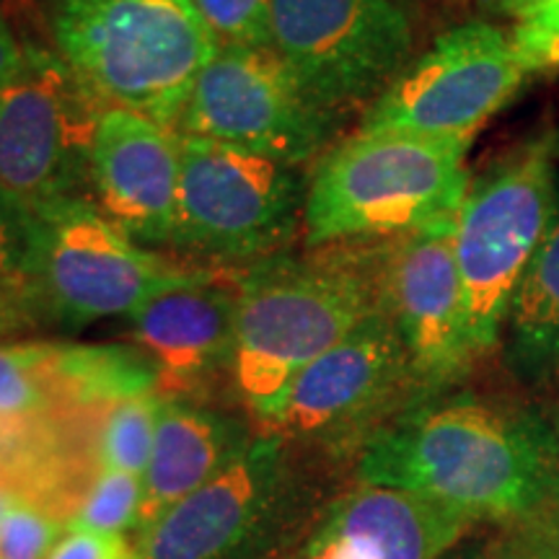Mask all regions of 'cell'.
Listing matches in <instances>:
<instances>
[{"label":"cell","mask_w":559,"mask_h":559,"mask_svg":"<svg viewBox=\"0 0 559 559\" xmlns=\"http://www.w3.org/2000/svg\"><path fill=\"white\" fill-rule=\"evenodd\" d=\"M355 472L362 485L436 500L474 521H559L557 430L513 404L419 402L370 440Z\"/></svg>","instance_id":"cell-1"},{"label":"cell","mask_w":559,"mask_h":559,"mask_svg":"<svg viewBox=\"0 0 559 559\" xmlns=\"http://www.w3.org/2000/svg\"><path fill=\"white\" fill-rule=\"evenodd\" d=\"M381 249L383 241L330 243L239 275L230 376L264 425L277 419L300 370L383 309Z\"/></svg>","instance_id":"cell-2"},{"label":"cell","mask_w":559,"mask_h":559,"mask_svg":"<svg viewBox=\"0 0 559 559\" xmlns=\"http://www.w3.org/2000/svg\"><path fill=\"white\" fill-rule=\"evenodd\" d=\"M472 140H430L400 132H355L319 158L309 181L304 239L383 241L453 228L469 192Z\"/></svg>","instance_id":"cell-3"},{"label":"cell","mask_w":559,"mask_h":559,"mask_svg":"<svg viewBox=\"0 0 559 559\" xmlns=\"http://www.w3.org/2000/svg\"><path fill=\"white\" fill-rule=\"evenodd\" d=\"M55 41L102 109L177 132L194 83L218 52L192 0H58Z\"/></svg>","instance_id":"cell-4"},{"label":"cell","mask_w":559,"mask_h":559,"mask_svg":"<svg viewBox=\"0 0 559 559\" xmlns=\"http://www.w3.org/2000/svg\"><path fill=\"white\" fill-rule=\"evenodd\" d=\"M557 207L549 135L523 143L469 185L453 228V254L479 358L500 345L510 304Z\"/></svg>","instance_id":"cell-5"},{"label":"cell","mask_w":559,"mask_h":559,"mask_svg":"<svg viewBox=\"0 0 559 559\" xmlns=\"http://www.w3.org/2000/svg\"><path fill=\"white\" fill-rule=\"evenodd\" d=\"M181 179L171 249L221 264L264 262L304 230L309 181L300 166L179 135Z\"/></svg>","instance_id":"cell-6"},{"label":"cell","mask_w":559,"mask_h":559,"mask_svg":"<svg viewBox=\"0 0 559 559\" xmlns=\"http://www.w3.org/2000/svg\"><path fill=\"white\" fill-rule=\"evenodd\" d=\"M272 47L334 122L366 115L415 52L407 0H270Z\"/></svg>","instance_id":"cell-7"},{"label":"cell","mask_w":559,"mask_h":559,"mask_svg":"<svg viewBox=\"0 0 559 559\" xmlns=\"http://www.w3.org/2000/svg\"><path fill=\"white\" fill-rule=\"evenodd\" d=\"M202 272L140 247L86 198L37 215L32 290L41 321L83 326L130 317L158 293L179 288Z\"/></svg>","instance_id":"cell-8"},{"label":"cell","mask_w":559,"mask_h":559,"mask_svg":"<svg viewBox=\"0 0 559 559\" xmlns=\"http://www.w3.org/2000/svg\"><path fill=\"white\" fill-rule=\"evenodd\" d=\"M425 402L407 347L386 311L296 376L272 432L332 453L362 449L409 407Z\"/></svg>","instance_id":"cell-9"},{"label":"cell","mask_w":559,"mask_h":559,"mask_svg":"<svg viewBox=\"0 0 559 559\" xmlns=\"http://www.w3.org/2000/svg\"><path fill=\"white\" fill-rule=\"evenodd\" d=\"M102 107L60 55L26 47L0 88V190L34 218L91 192V145Z\"/></svg>","instance_id":"cell-10"},{"label":"cell","mask_w":559,"mask_h":559,"mask_svg":"<svg viewBox=\"0 0 559 559\" xmlns=\"http://www.w3.org/2000/svg\"><path fill=\"white\" fill-rule=\"evenodd\" d=\"M528 81L513 39L492 21L443 32L370 104L358 132L472 140Z\"/></svg>","instance_id":"cell-11"},{"label":"cell","mask_w":559,"mask_h":559,"mask_svg":"<svg viewBox=\"0 0 559 559\" xmlns=\"http://www.w3.org/2000/svg\"><path fill=\"white\" fill-rule=\"evenodd\" d=\"M337 130L275 47H218L177 122V135L262 153L300 169L324 156Z\"/></svg>","instance_id":"cell-12"},{"label":"cell","mask_w":559,"mask_h":559,"mask_svg":"<svg viewBox=\"0 0 559 559\" xmlns=\"http://www.w3.org/2000/svg\"><path fill=\"white\" fill-rule=\"evenodd\" d=\"M453 228L383 239L381 249L383 311L407 347L425 400L464 379L479 358L466 321Z\"/></svg>","instance_id":"cell-13"},{"label":"cell","mask_w":559,"mask_h":559,"mask_svg":"<svg viewBox=\"0 0 559 559\" xmlns=\"http://www.w3.org/2000/svg\"><path fill=\"white\" fill-rule=\"evenodd\" d=\"M290 466L283 438H251L218 477L140 531V559H239L283 513Z\"/></svg>","instance_id":"cell-14"},{"label":"cell","mask_w":559,"mask_h":559,"mask_svg":"<svg viewBox=\"0 0 559 559\" xmlns=\"http://www.w3.org/2000/svg\"><path fill=\"white\" fill-rule=\"evenodd\" d=\"M181 179L179 135L128 109H104L91 145L94 205L140 247H171Z\"/></svg>","instance_id":"cell-15"},{"label":"cell","mask_w":559,"mask_h":559,"mask_svg":"<svg viewBox=\"0 0 559 559\" xmlns=\"http://www.w3.org/2000/svg\"><path fill=\"white\" fill-rule=\"evenodd\" d=\"M472 523L456 508L360 481L267 559H440Z\"/></svg>","instance_id":"cell-16"},{"label":"cell","mask_w":559,"mask_h":559,"mask_svg":"<svg viewBox=\"0 0 559 559\" xmlns=\"http://www.w3.org/2000/svg\"><path fill=\"white\" fill-rule=\"evenodd\" d=\"M236 311L239 277L205 270L128 319L135 345L156 362L160 389L192 391L234 366Z\"/></svg>","instance_id":"cell-17"},{"label":"cell","mask_w":559,"mask_h":559,"mask_svg":"<svg viewBox=\"0 0 559 559\" xmlns=\"http://www.w3.org/2000/svg\"><path fill=\"white\" fill-rule=\"evenodd\" d=\"M249 443L251 438L234 417L179 400L160 402L151 461L143 474L140 531L156 523L194 489L218 477Z\"/></svg>","instance_id":"cell-18"},{"label":"cell","mask_w":559,"mask_h":559,"mask_svg":"<svg viewBox=\"0 0 559 559\" xmlns=\"http://www.w3.org/2000/svg\"><path fill=\"white\" fill-rule=\"evenodd\" d=\"M508 366L528 383L559 379V207L508 313Z\"/></svg>","instance_id":"cell-19"},{"label":"cell","mask_w":559,"mask_h":559,"mask_svg":"<svg viewBox=\"0 0 559 559\" xmlns=\"http://www.w3.org/2000/svg\"><path fill=\"white\" fill-rule=\"evenodd\" d=\"M55 373L60 394L86 407H111L160 389L156 362L138 345H58Z\"/></svg>","instance_id":"cell-20"},{"label":"cell","mask_w":559,"mask_h":559,"mask_svg":"<svg viewBox=\"0 0 559 559\" xmlns=\"http://www.w3.org/2000/svg\"><path fill=\"white\" fill-rule=\"evenodd\" d=\"M55 355L52 342L0 345V425H29L52 407L60 394Z\"/></svg>","instance_id":"cell-21"},{"label":"cell","mask_w":559,"mask_h":559,"mask_svg":"<svg viewBox=\"0 0 559 559\" xmlns=\"http://www.w3.org/2000/svg\"><path fill=\"white\" fill-rule=\"evenodd\" d=\"M160 396L148 394L111 404L104 415L99 440H96V464L99 469L128 472L143 477L151 461L153 438L160 412Z\"/></svg>","instance_id":"cell-22"},{"label":"cell","mask_w":559,"mask_h":559,"mask_svg":"<svg viewBox=\"0 0 559 559\" xmlns=\"http://www.w3.org/2000/svg\"><path fill=\"white\" fill-rule=\"evenodd\" d=\"M140 515H143V477L99 469L75 506L68 526L124 536L132 528L140 531Z\"/></svg>","instance_id":"cell-23"},{"label":"cell","mask_w":559,"mask_h":559,"mask_svg":"<svg viewBox=\"0 0 559 559\" xmlns=\"http://www.w3.org/2000/svg\"><path fill=\"white\" fill-rule=\"evenodd\" d=\"M66 531L68 523L47 506H34L32 500L13 502L0 521V559H47Z\"/></svg>","instance_id":"cell-24"},{"label":"cell","mask_w":559,"mask_h":559,"mask_svg":"<svg viewBox=\"0 0 559 559\" xmlns=\"http://www.w3.org/2000/svg\"><path fill=\"white\" fill-rule=\"evenodd\" d=\"M218 47H272L270 0H192Z\"/></svg>","instance_id":"cell-25"},{"label":"cell","mask_w":559,"mask_h":559,"mask_svg":"<svg viewBox=\"0 0 559 559\" xmlns=\"http://www.w3.org/2000/svg\"><path fill=\"white\" fill-rule=\"evenodd\" d=\"M515 55L531 75L559 70V0H531L513 21Z\"/></svg>","instance_id":"cell-26"},{"label":"cell","mask_w":559,"mask_h":559,"mask_svg":"<svg viewBox=\"0 0 559 559\" xmlns=\"http://www.w3.org/2000/svg\"><path fill=\"white\" fill-rule=\"evenodd\" d=\"M37 257V218L0 190V280L29 283Z\"/></svg>","instance_id":"cell-27"},{"label":"cell","mask_w":559,"mask_h":559,"mask_svg":"<svg viewBox=\"0 0 559 559\" xmlns=\"http://www.w3.org/2000/svg\"><path fill=\"white\" fill-rule=\"evenodd\" d=\"M47 559H140V551L124 536L68 526Z\"/></svg>","instance_id":"cell-28"},{"label":"cell","mask_w":559,"mask_h":559,"mask_svg":"<svg viewBox=\"0 0 559 559\" xmlns=\"http://www.w3.org/2000/svg\"><path fill=\"white\" fill-rule=\"evenodd\" d=\"M41 311L29 283L0 280V337L37 326Z\"/></svg>","instance_id":"cell-29"},{"label":"cell","mask_w":559,"mask_h":559,"mask_svg":"<svg viewBox=\"0 0 559 559\" xmlns=\"http://www.w3.org/2000/svg\"><path fill=\"white\" fill-rule=\"evenodd\" d=\"M26 47H21L13 37L11 26L0 16V88H5L24 68Z\"/></svg>","instance_id":"cell-30"},{"label":"cell","mask_w":559,"mask_h":559,"mask_svg":"<svg viewBox=\"0 0 559 559\" xmlns=\"http://www.w3.org/2000/svg\"><path fill=\"white\" fill-rule=\"evenodd\" d=\"M531 0H479V9L487 16L495 19H519V13L526 9Z\"/></svg>","instance_id":"cell-31"},{"label":"cell","mask_w":559,"mask_h":559,"mask_svg":"<svg viewBox=\"0 0 559 559\" xmlns=\"http://www.w3.org/2000/svg\"><path fill=\"white\" fill-rule=\"evenodd\" d=\"M19 500H21L19 495H16V492H11L9 487H0V521L5 519V513H9L13 502H19Z\"/></svg>","instance_id":"cell-32"},{"label":"cell","mask_w":559,"mask_h":559,"mask_svg":"<svg viewBox=\"0 0 559 559\" xmlns=\"http://www.w3.org/2000/svg\"><path fill=\"white\" fill-rule=\"evenodd\" d=\"M549 145H551V156L559 158V130H555L549 135Z\"/></svg>","instance_id":"cell-33"},{"label":"cell","mask_w":559,"mask_h":559,"mask_svg":"<svg viewBox=\"0 0 559 559\" xmlns=\"http://www.w3.org/2000/svg\"><path fill=\"white\" fill-rule=\"evenodd\" d=\"M555 430H557V438H559V415H557V425H555Z\"/></svg>","instance_id":"cell-34"},{"label":"cell","mask_w":559,"mask_h":559,"mask_svg":"<svg viewBox=\"0 0 559 559\" xmlns=\"http://www.w3.org/2000/svg\"><path fill=\"white\" fill-rule=\"evenodd\" d=\"M489 559H498V557H489Z\"/></svg>","instance_id":"cell-35"},{"label":"cell","mask_w":559,"mask_h":559,"mask_svg":"<svg viewBox=\"0 0 559 559\" xmlns=\"http://www.w3.org/2000/svg\"><path fill=\"white\" fill-rule=\"evenodd\" d=\"M52 3H58V0H52Z\"/></svg>","instance_id":"cell-36"}]
</instances>
